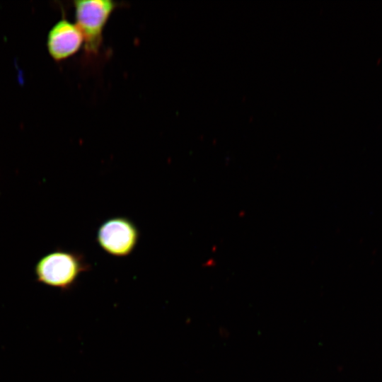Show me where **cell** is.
Returning <instances> with one entry per match:
<instances>
[{"label": "cell", "instance_id": "1", "mask_svg": "<svg viewBox=\"0 0 382 382\" xmlns=\"http://www.w3.org/2000/svg\"><path fill=\"white\" fill-rule=\"evenodd\" d=\"M88 269L89 265L81 254L55 248L37 260L34 273L38 283L68 290L74 286L79 275Z\"/></svg>", "mask_w": 382, "mask_h": 382}, {"label": "cell", "instance_id": "2", "mask_svg": "<svg viewBox=\"0 0 382 382\" xmlns=\"http://www.w3.org/2000/svg\"><path fill=\"white\" fill-rule=\"evenodd\" d=\"M76 25L83 37L86 52L96 55L101 47L103 30L118 3L111 0H77L74 2Z\"/></svg>", "mask_w": 382, "mask_h": 382}, {"label": "cell", "instance_id": "3", "mask_svg": "<svg viewBox=\"0 0 382 382\" xmlns=\"http://www.w3.org/2000/svg\"><path fill=\"white\" fill-rule=\"evenodd\" d=\"M139 238L136 226L124 217H116L104 222L98 229L97 241L108 253L122 257L131 253Z\"/></svg>", "mask_w": 382, "mask_h": 382}, {"label": "cell", "instance_id": "4", "mask_svg": "<svg viewBox=\"0 0 382 382\" xmlns=\"http://www.w3.org/2000/svg\"><path fill=\"white\" fill-rule=\"evenodd\" d=\"M83 44V37L76 24L61 19L50 29L47 40L51 57L64 60L76 54Z\"/></svg>", "mask_w": 382, "mask_h": 382}]
</instances>
